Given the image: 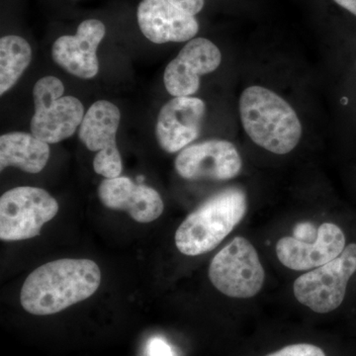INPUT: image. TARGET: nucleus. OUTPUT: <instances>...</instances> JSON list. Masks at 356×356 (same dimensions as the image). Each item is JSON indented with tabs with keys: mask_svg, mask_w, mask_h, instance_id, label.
<instances>
[{
	"mask_svg": "<svg viewBox=\"0 0 356 356\" xmlns=\"http://www.w3.org/2000/svg\"><path fill=\"white\" fill-rule=\"evenodd\" d=\"M221 60V51L210 40H191L166 67V90L175 97L194 95L200 86V76L216 70Z\"/></svg>",
	"mask_w": 356,
	"mask_h": 356,
	"instance_id": "9d476101",
	"label": "nucleus"
},
{
	"mask_svg": "<svg viewBox=\"0 0 356 356\" xmlns=\"http://www.w3.org/2000/svg\"><path fill=\"white\" fill-rule=\"evenodd\" d=\"M238 149L224 140H210L191 145L180 151L175 159L179 177L188 180H229L242 170Z\"/></svg>",
	"mask_w": 356,
	"mask_h": 356,
	"instance_id": "1a4fd4ad",
	"label": "nucleus"
},
{
	"mask_svg": "<svg viewBox=\"0 0 356 356\" xmlns=\"http://www.w3.org/2000/svg\"><path fill=\"white\" fill-rule=\"evenodd\" d=\"M173 6L195 16L202 10L205 0H168Z\"/></svg>",
	"mask_w": 356,
	"mask_h": 356,
	"instance_id": "aec40b11",
	"label": "nucleus"
},
{
	"mask_svg": "<svg viewBox=\"0 0 356 356\" xmlns=\"http://www.w3.org/2000/svg\"><path fill=\"white\" fill-rule=\"evenodd\" d=\"M147 353L149 356H175L170 344L159 337H154L149 341Z\"/></svg>",
	"mask_w": 356,
	"mask_h": 356,
	"instance_id": "6ab92c4d",
	"label": "nucleus"
},
{
	"mask_svg": "<svg viewBox=\"0 0 356 356\" xmlns=\"http://www.w3.org/2000/svg\"><path fill=\"white\" fill-rule=\"evenodd\" d=\"M209 278L226 296L250 299L264 287L266 271L252 243L236 236L222 248L211 261Z\"/></svg>",
	"mask_w": 356,
	"mask_h": 356,
	"instance_id": "39448f33",
	"label": "nucleus"
},
{
	"mask_svg": "<svg viewBox=\"0 0 356 356\" xmlns=\"http://www.w3.org/2000/svg\"><path fill=\"white\" fill-rule=\"evenodd\" d=\"M205 112V102L191 96L175 97L163 105L156 125L161 149L166 153H177L197 139Z\"/></svg>",
	"mask_w": 356,
	"mask_h": 356,
	"instance_id": "9b49d317",
	"label": "nucleus"
},
{
	"mask_svg": "<svg viewBox=\"0 0 356 356\" xmlns=\"http://www.w3.org/2000/svg\"><path fill=\"white\" fill-rule=\"evenodd\" d=\"M266 356H325L324 350L311 343H296L285 346Z\"/></svg>",
	"mask_w": 356,
	"mask_h": 356,
	"instance_id": "a211bd4d",
	"label": "nucleus"
},
{
	"mask_svg": "<svg viewBox=\"0 0 356 356\" xmlns=\"http://www.w3.org/2000/svg\"><path fill=\"white\" fill-rule=\"evenodd\" d=\"M247 210V195L242 189L232 187L218 192L178 227L177 250L189 257L211 252L242 222Z\"/></svg>",
	"mask_w": 356,
	"mask_h": 356,
	"instance_id": "7ed1b4c3",
	"label": "nucleus"
},
{
	"mask_svg": "<svg viewBox=\"0 0 356 356\" xmlns=\"http://www.w3.org/2000/svg\"><path fill=\"white\" fill-rule=\"evenodd\" d=\"M120 110L106 100L91 105L81 126L79 137L89 151L96 152L93 168L105 178L120 177L121 154L116 144V135L120 125Z\"/></svg>",
	"mask_w": 356,
	"mask_h": 356,
	"instance_id": "6e6552de",
	"label": "nucleus"
},
{
	"mask_svg": "<svg viewBox=\"0 0 356 356\" xmlns=\"http://www.w3.org/2000/svg\"><path fill=\"white\" fill-rule=\"evenodd\" d=\"M243 129L255 144L276 154L290 153L299 144L302 125L282 97L262 86H250L240 99Z\"/></svg>",
	"mask_w": 356,
	"mask_h": 356,
	"instance_id": "f03ea898",
	"label": "nucleus"
},
{
	"mask_svg": "<svg viewBox=\"0 0 356 356\" xmlns=\"http://www.w3.org/2000/svg\"><path fill=\"white\" fill-rule=\"evenodd\" d=\"M50 158L48 143L33 134L13 132L0 137V170L14 166L28 173H39Z\"/></svg>",
	"mask_w": 356,
	"mask_h": 356,
	"instance_id": "dca6fc26",
	"label": "nucleus"
},
{
	"mask_svg": "<svg viewBox=\"0 0 356 356\" xmlns=\"http://www.w3.org/2000/svg\"><path fill=\"white\" fill-rule=\"evenodd\" d=\"M58 212V203L46 191L21 186L0 198V238L16 242L35 238Z\"/></svg>",
	"mask_w": 356,
	"mask_h": 356,
	"instance_id": "0eeeda50",
	"label": "nucleus"
},
{
	"mask_svg": "<svg viewBox=\"0 0 356 356\" xmlns=\"http://www.w3.org/2000/svg\"><path fill=\"white\" fill-rule=\"evenodd\" d=\"M137 19L140 32L154 44L191 41L199 31L195 16L168 0H142Z\"/></svg>",
	"mask_w": 356,
	"mask_h": 356,
	"instance_id": "4468645a",
	"label": "nucleus"
},
{
	"mask_svg": "<svg viewBox=\"0 0 356 356\" xmlns=\"http://www.w3.org/2000/svg\"><path fill=\"white\" fill-rule=\"evenodd\" d=\"M346 243L343 229L334 222H324L318 227L313 242L295 236L280 238L276 243V255L287 268L310 270L337 259L346 248Z\"/></svg>",
	"mask_w": 356,
	"mask_h": 356,
	"instance_id": "f8f14e48",
	"label": "nucleus"
},
{
	"mask_svg": "<svg viewBox=\"0 0 356 356\" xmlns=\"http://www.w3.org/2000/svg\"><path fill=\"white\" fill-rule=\"evenodd\" d=\"M31 60V46L24 38L8 35L0 39V95L18 83Z\"/></svg>",
	"mask_w": 356,
	"mask_h": 356,
	"instance_id": "f3484780",
	"label": "nucleus"
},
{
	"mask_svg": "<svg viewBox=\"0 0 356 356\" xmlns=\"http://www.w3.org/2000/svg\"><path fill=\"white\" fill-rule=\"evenodd\" d=\"M355 273L356 243H350L337 259L297 278L293 285L295 298L315 313H331L343 304Z\"/></svg>",
	"mask_w": 356,
	"mask_h": 356,
	"instance_id": "423d86ee",
	"label": "nucleus"
},
{
	"mask_svg": "<svg viewBox=\"0 0 356 356\" xmlns=\"http://www.w3.org/2000/svg\"><path fill=\"white\" fill-rule=\"evenodd\" d=\"M100 282L102 273L95 261L65 259L48 262L26 278L21 305L32 315H54L92 296Z\"/></svg>",
	"mask_w": 356,
	"mask_h": 356,
	"instance_id": "f257e3e1",
	"label": "nucleus"
},
{
	"mask_svg": "<svg viewBox=\"0 0 356 356\" xmlns=\"http://www.w3.org/2000/svg\"><path fill=\"white\" fill-rule=\"evenodd\" d=\"M106 34V27L97 19L84 20L76 35H65L51 47L54 62L72 76L93 79L99 70L97 49Z\"/></svg>",
	"mask_w": 356,
	"mask_h": 356,
	"instance_id": "ddd939ff",
	"label": "nucleus"
},
{
	"mask_svg": "<svg viewBox=\"0 0 356 356\" xmlns=\"http://www.w3.org/2000/svg\"><path fill=\"white\" fill-rule=\"evenodd\" d=\"M64 93V83L56 76L39 79L33 88L35 112L30 129L35 137L48 144L72 137L86 115L81 100Z\"/></svg>",
	"mask_w": 356,
	"mask_h": 356,
	"instance_id": "20e7f679",
	"label": "nucleus"
},
{
	"mask_svg": "<svg viewBox=\"0 0 356 356\" xmlns=\"http://www.w3.org/2000/svg\"><path fill=\"white\" fill-rule=\"evenodd\" d=\"M98 196L105 207L126 211L135 221L151 222L163 214L165 206L159 192L130 178H105L98 187Z\"/></svg>",
	"mask_w": 356,
	"mask_h": 356,
	"instance_id": "2eb2a0df",
	"label": "nucleus"
},
{
	"mask_svg": "<svg viewBox=\"0 0 356 356\" xmlns=\"http://www.w3.org/2000/svg\"><path fill=\"white\" fill-rule=\"evenodd\" d=\"M334 1L356 16V0H334Z\"/></svg>",
	"mask_w": 356,
	"mask_h": 356,
	"instance_id": "412c9836",
	"label": "nucleus"
}]
</instances>
